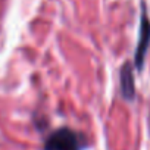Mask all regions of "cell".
I'll use <instances>...</instances> for the list:
<instances>
[{"instance_id":"cell-2","label":"cell","mask_w":150,"mask_h":150,"mask_svg":"<svg viewBox=\"0 0 150 150\" xmlns=\"http://www.w3.org/2000/svg\"><path fill=\"white\" fill-rule=\"evenodd\" d=\"M150 46V21L147 18L146 9L143 8V13H141V24H140V37H138V44L135 49V66L138 71L143 69V63L146 59V53L149 50Z\"/></svg>"},{"instance_id":"cell-1","label":"cell","mask_w":150,"mask_h":150,"mask_svg":"<svg viewBox=\"0 0 150 150\" xmlns=\"http://www.w3.org/2000/svg\"><path fill=\"white\" fill-rule=\"evenodd\" d=\"M44 150H81V138L71 128L62 127L47 137Z\"/></svg>"},{"instance_id":"cell-3","label":"cell","mask_w":150,"mask_h":150,"mask_svg":"<svg viewBox=\"0 0 150 150\" xmlns=\"http://www.w3.org/2000/svg\"><path fill=\"white\" fill-rule=\"evenodd\" d=\"M121 91L124 99L132 100L135 96V86H134V74L131 63H125L121 69Z\"/></svg>"}]
</instances>
